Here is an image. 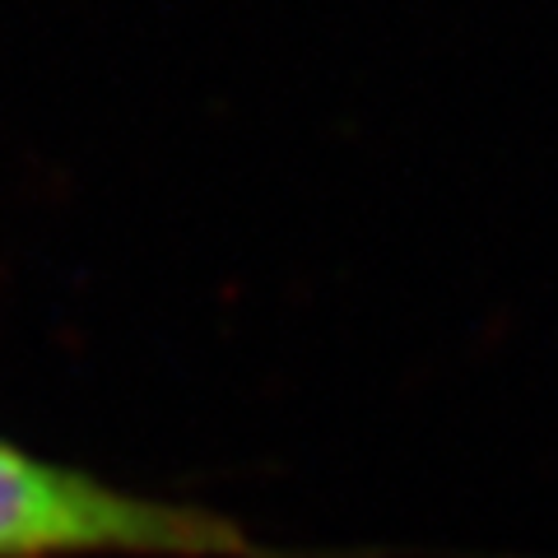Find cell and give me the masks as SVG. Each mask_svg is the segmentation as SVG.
<instances>
[{
	"instance_id": "obj_1",
	"label": "cell",
	"mask_w": 558,
	"mask_h": 558,
	"mask_svg": "<svg viewBox=\"0 0 558 558\" xmlns=\"http://www.w3.org/2000/svg\"><path fill=\"white\" fill-rule=\"evenodd\" d=\"M233 554L229 521L135 498L0 442V558L43 554Z\"/></svg>"
}]
</instances>
